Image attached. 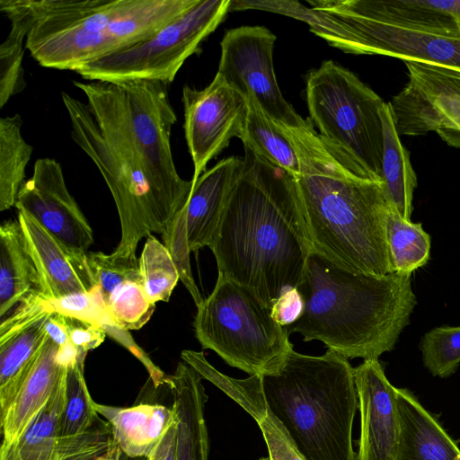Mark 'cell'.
I'll list each match as a JSON object with an SVG mask.
<instances>
[{"label":"cell","instance_id":"8","mask_svg":"<svg viewBox=\"0 0 460 460\" xmlns=\"http://www.w3.org/2000/svg\"><path fill=\"white\" fill-rule=\"evenodd\" d=\"M306 102L323 143L355 173L381 181L382 98L354 73L326 60L306 76Z\"/></svg>","mask_w":460,"mask_h":460},{"label":"cell","instance_id":"40","mask_svg":"<svg viewBox=\"0 0 460 460\" xmlns=\"http://www.w3.org/2000/svg\"><path fill=\"white\" fill-rule=\"evenodd\" d=\"M53 312L103 329L112 325L99 287L49 300ZM104 330V329H103Z\"/></svg>","mask_w":460,"mask_h":460},{"label":"cell","instance_id":"6","mask_svg":"<svg viewBox=\"0 0 460 460\" xmlns=\"http://www.w3.org/2000/svg\"><path fill=\"white\" fill-rule=\"evenodd\" d=\"M73 84L84 93L97 122L132 146L154 185L181 210L193 182L179 175L173 162L171 133L177 117L168 84L144 79Z\"/></svg>","mask_w":460,"mask_h":460},{"label":"cell","instance_id":"41","mask_svg":"<svg viewBox=\"0 0 460 460\" xmlns=\"http://www.w3.org/2000/svg\"><path fill=\"white\" fill-rule=\"evenodd\" d=\"M162 237L178 270L180 279L184 284L198 306L203 301V298L195 284L191 273L190 263V250L188 244L186 231L185 207L176 216L173 222Z\"/></svg>","mask_w":460,"mask_h":460},{"label":"cell","instance_id":"35","mask_svg":"<svg viewBox=\"0 0 460 460\" xmlns=\"http://www.w3.org/2000/svg\"><path fill=\"white\" fill-rule=\"evenodd\" d=\"M138 266L142 286L149 300L154 304L169 301L180 275L168 249L153 234L146 237Z\"/></svg>","mask_w":460,"mask_h":460},{"label":"cell","instance_id":"31","mask_svg":"<svg viewBox=\"0 0 460 460\" xmlns=\"http://www.w3.org/2000/svg\"><path fill=\"white\" fill-rule=\"evenodd\" d=\"M386 235L392 272L411 275L427 264L431 241L420 223L403 219L390 206Z\"/></svg>","mask_w":460,"mask_h":460},{"label":"cell","instance_id":"12","mask_svg":"<svg viewBox=\"0 0 460 460\" xmlns=\"http://www.w3.org/2000/svg\"><path fill=\"white\" fill-rule=\"evenodd\" d=\"M277 37L264 26H241L227 31L221 42L217 75L244 98L252 94L264 112L288 127L304 126L282 95L273 66Z\"/></svg>","mask_w":460,"mask_h":460},{"label":"cell","instance_id":"25","mask_svg":"<svg viewBox=\"0 0 460 460\" xmlns=\"http://www.w3.org/2000/svg\"><path fill=\"white\" fill-rule=\"evenodd\" d=\"M32 294L42 296L40 278L18 220L0 226V317Z\"/></svg>","mask_w":460,"mask_h":460},{"label":"cell","instance_id":"46","mask_svg":"<svg viewBox=\"0 0 460 460\" xmlns=\"http://www.w3.org/2000/svg\"><path fill=\"white\" fill-rule=\"evenodd\" d=\"M0 460H22L14 443H5L3 441Z\"/></svg>","mask_w":460,"mask_h":460},{"label":"cell","instance_id":"37","mask_svg":"<svg viewBox=\"0 0 460 460\" xmlns=\"http://www.w3.org/2000/svg\"><path fill=\"white\" fill-rule=\"evenodd\" d=\"M424 367L441 378L453 375L460 365V326H439L426 332L420 342Z\"/></svg>","mask_w":460,"mask_h":460},{"label":"cell","instance_id":"43","mask_svg":"<svg viewBox=\"0 0 460 460\" xmlns=\"http://www.w3.org/2000/svg\"><path fill=\"white\" fill-rule=\"evenodd\" d=\"M65 317L69 342L78 355L86 356L103 342L107 334L103 329L72 317Z\"/></svg>","mask_w":460,"mask_h":460},{"label":"cell","instance_id":"23","mask_svg":"<svg viewBox=\"0 0 460 460\" xmlns=\"http://www.w3.org/2000/svg\"><path fill=\"white\" fill-rule=\"evenodd\" d=\"M202 377L190 365L179 362L169 376V391L177 421L176 460H208V434L205 420L207 395Z\"/></svg>","mask_w":460,"mask_h":460},{"label":"cell","instance_id":"36","mask_svg":"<svg viewBox=\"0 0 460 460\" xmlns=\"http://www.w3.org/2000/svg\"><path fill=\"white\" fill-rule=\"evenodd\" d=\"M105 305L112 326L124 331L142 328L155 309V304L149 300L142 284L132 280L116 288Z\"/></svg>","mask_w":460,"mask_h":460},{"label":"cell","instance_id":"21","mask_svg":"<svg viewBox=\"0 0 460 460\" xmlns=\"http://www.w3.org/2000/svg\"><path fill=\"white\" fill-rule=\"evenodd\" d=\"M350 13L403 29L460 38L456 0H332Z\"/></svg>","mask_w":460,"mask_h":460},{"label":"cell","instance_id":"30","mask_svg":"<svg viewBox=\"0 0 460 460\" xmlns=\"http://www.w3.org/2000/svg\"><path fill=\"white\" fill-rule=\"evenodd\" d=\"M22 119L19 114L0 119V210L15 206L18 193L25 182V169L32 146L22 134Z\"/></svg>","mask_w":460,"mask_h":460},{"label":"cell","instance_id":"4","mask_svg":"<svg viewBox=\"0 0 460 460\" xmlns=\"http://www.w3.org/2000/svg\"><path fill=\"white\" fill-rule=\"evenodd\" d=\"M261 378L268 411L304 460H356L352 425L358 402L347 358L330 349L310 356L292 348Z\"/></svg>","mask_w":460,"mask_h":460},{"label":"cell","instance_id":"26","mask_svg":"<svg viewBox=\"0 0 460 460\" xmlns=\"http://www.w3.org/2000/svg\"><path fill=\"white\" fill-rule=\"evenodd\" d=\"M380 116L384 141L381 182L390 206L403 219L411 221L417 175L396 130L390 102H384Z\"/></svg>","mask_w":460,"mask_h":460},{"label":"cell","instance_id":"10","mask_svg":"<svg viewBox=\"0 0 460 460\" xmlns=\"http://www.w3.org/2000/svg\"><path fill=\"white\" fill-rule=\"evenodd\" d=\"M230 3L197 0L146 40L85 64L75 72L87 81L144 79L169 84L187 58L225 19Z\"/></svg>","mask_w":460,"mask_h":460},{"label":"cell","instance_id":"47","mask_svg":"<svg viewBox=\"0 0 460 460\" xmlns=\"http://www.w3.org/2000/svg\"><path fill=\"white\" fill-rule=\"evenodd\" d=\"M455 16H456L457 23L460 27V0H456V7H455Z\"/></svg>","mask_w":460,"mask_h":460},{"label":"cell","instance_id":"16","mask_svg":"<svg viewBox=\"0 0 460 460\" xmlns=\"http://www.w3.org/2000/svg\"><path fill=\"white\" fill-rule=\"evenodd\" d=\"M354 378L360 412L356 460H395L400 433L396 387L378 358L364 359L354 368Z\"/></svg>","mask_w":460,"mask_h":460},{"label":"cell","instance_id":"2","mask_svg":"<svg viewBox=\"0 0 460 460\" xmlns=\"http://www.w3.org/2000/svg\"><path fill=\"white\" fill-rule=\"evenodd\" d=\"M277 123L297 155L296 179L313 250L353 273H393L386 235L390 204L382 182L346 166L309 119L298 128Z\"/></svg>","mask_w":460,"mask_h":460},{"label":"cell","instance_id":"5","mask_svg":"<svg viewBox=\"0 0 460 460\" xmlns=\"http://www.w3.org/2000/svg\"><path fill=\"white\" fill-rule=\"evenodd\" d=\"M197 0H29L25 49L42 66L75 71L151 37Z\"/></svg>","mask_w":460,"mask_h":460},{"label":"cell","instance_id":"34","mask_svg":"<svg viewBox=\"0 0 460 460\" xmlns=\"http://www.w3.org/2000/svg\"><path fill=\"white\" fill-rule=\"evenodd\" d=\"M64 402L65 379L14 442L22 460H58V430Z\"/></svg>","mask_w":460,"mask_h":460},{"label":"cell","instance_id":"39","mask_svg":"<svg viewBox=\"0 0 460 460\" xmlns=\"http://www.w3.org/2000/svg\"><path fill=\"white\" fill-rule=\"evenodd\" d=\"M115 447L109 423L98 419L86 432L58 441V460H106Z\"/></svg>","mask_w":460,"mask_h":460},{"label":"cell","instance_id":"3","mask_svg":"<svg viewBox=\"0 0 460 460\" xmlns=\"http://www.w3.org/2000/svg\"><path fill=\"white\" fill-rule=\"evenodd\" d=\"M296 288L304 310L288 333L320 341L348 359L378 358L394 349L417 304L411 275L353 273L314 250Z\"/></svg>","mask_w":460,"mask_h":460},{"label":"cell","instance_id":"27","mask_svg":"<svg viewBox=\"0 0 460 460\" xmlns=\"http://www.w3.org/2000/svg\"><path fill=\"white\" fill-rule=\"evenodd\" d=\"M0 10L11 22V30L0 46V108L26 87L23 43L31 28L33 14L29 0H0Z\"/></svg>","mask_w":460,"mask_h":460},{"label":"cell","instance_id":"1","mask_svg":"<svg viewBox=\"0 0 460 460\" xmlns=\"http://www.w3.org/2000/svg\"><path fill=\"white\" fill-rule=\"evenodd\" d=\"M243 168L209 246L218 275L267 307L300 284L313 252L296 179L243 146Z\"/></svg>","mask_w":460,"mask_h":460},{"label":"cell","instance_id":"44","mask_svg":"<svg viewBox=\"0 0 460 460\" xmlns=\"http://www.w3.org/2000/svg\"><path fill=\"white\" fill-rule=\"evenodd\" d=\"M304 302L297 288L284 293L271 307L273 319L282 326L288 327L296 323L302 315Z\"/></svg>","mask_w":460,"mask_h":460},{"label":"cell","instance_id":"45","mask_svg":"<svg viewBox=\"0 0 460 460\" xmlns=\"http://www.w3.org/2000/svg\"><path fill=\"white\" fill-rule=\"evenodd\" d=\"M177 456V421L169 428L155 450L146 460H176Z\"/></svg>","mask_w":460,"mask_h":460},{"label":"cell","instance_id":"33","mask_svg":"<svg viewBox=\"0 0 460 460\" xmlns=\"http://www.w3.org/2000/svg\"><path fill=\"white\" fill-rule=\"evenodd\" d=\"M181 359L195 369L199 375L232 398L246 411L257 423L268 414V407L260 375L250 376L245 379H235L217 370L205 358L202 351L184 349Z\"/></svg>","mask_w":460,"mask_h":460},{"label":"cell","instance_id":"20","mask_svg":"<svg viewBox=\"0 0 460 460\" xmlns=\"http://www.w3.org/2000/svg\"><path fill=\"white\" fill-rule=\"evenodd\" d=\"M243 168V158H224L193 183L185 206L190 252H197L211 245L227 198Z\"/></svg>","mask_w":460,"mask_h":460},{"label":"cell","instance_id":"15","mask_svg":"<svg viewBox=\"0 0 460 460\" xmlns=\"http://www.w3.org/2000/svg\"><path fill=\"white\" fill-rule=\"evenodd\" d=\"M307 3L345 23L357 37L362 55H385L460 70V38L403 29L366 18L337 6L332 0Z\"/></svg>","mask_w":460,"mask_h":460},{"label":"cell","instance_id":"48","mask_svg":"<svg viewBox=\"0 0 460 460\" xmlns=\"http://www.w3.org/2000/svg\"><path fill=\"white\" fill-rule=\"evenodd\" d=\"M259 460H270V458L263 457V458H260Z\"/></svg>","mask_w":460,"mask_h":460},{"label":"cell","instance_id":"24","mask_svg":"<svg viewBox=\"0 0 460 460\" xmlns=\"http://www.w3.org/2000/svg\"><path fill=\"white\" fill-rule=\"evenodd\" d=\"M111 429L113 439L129 458H148L175 422L172 407L158 403H139L129 408L93 403Z\"/></svg>","mask_w":460,"mask_h":460},{"label":"cell","instance_id":"9","mask_svg":"<svg viewBox=\"0 0 460 460\" xmlns=\"http://www.w3.org/2000/svg\"><path fill=\"white\" fill-rule=\"evenodd\" d=\"M193 327L203 349L250 376L273 372L293 348L287 327L273 319L271 309L222 275L197 306Z\"/></svg>","mask_w":460,"mask_h":460},{"label":"cell","instance_id":"11","mask_svg":"<svg viewBox=\"0 0 460 460\" xmlns=\"http://www.w3.org/2000/svg\"><path fill=\"white\" fill-rule=\"evenodd\" d=\"M408 82L390 102L399 136L436 132L460 148V70L421 61H404Z\"/></svg>","mask_w":460,"mask_h":460},{"label":"cell","instance_id":"22","mask_svg":"<svg viewBox=\"0 0 460 460\" xmlns=\"http://www.w3.org/2000/svg\"><path fill=\"white\" fill-rule=\"evenodd\" d=\"M400 420L395 460H460V448L415 395L396 388Z\"/></svg>","mask_w":460,"mask_h":460},{"label":"cell","instance_id":"42","mask_svg":"<svg viewBox=\"0 0 460 460\" xmlns=\"http://www.w3.org/2000/svg\"><path fill=\"white\" fill-rule=\"evenodd\" d=\"M266 442L270 460H304L280 423L268 411L258 423Z\"/></svg>","mask_w":460,"mask_h":460},{"label":"cell","instance_id":"29","mask_svg":"<svg viewBox=\"0 0 460 460\" xmlns=\"http://www.w3.org/2000/svg\"><path fill=\"white\" fill-rule=\"evenodd\" d=\"M247 113L240 136L248 146L272 164L297 176L299 164L295 148L278 123L269 117L252 94L245 97Z\"/></svg>","mask_w":460,"mask_h":460},{"label":"cell","instance_id":"7","mask_svg":"<svg viewBox=\"0 0 460 460\" xmlns=\"http://www.w3.org/2000/svg\"><path fill=\"white\" fill-rule=\"evenodd\" d=\"M61 97L72 139L98 168L118 210L121 237L111 253L136 259L140 240L152 233L163 235L181 210L154 185L139 155L125 138L102 128L87 103L64 92Z\"/></svg>","mask_w":460,"mask_h":460},{"label":"cell","instance_id":"13","mask_svg":"<svg viewBox=\"0 0 460 460\" xmlns=\"http://www.w3.org/2000/svg\"><path fill=\"white\" fill-rule=\"evenodd\" d=\"M184 133L190 154L194 183L206 172L208 163L230 140L240 137L246 119L247 101L226 84L219 75L203 90L182 89Z\"/></svg>","mask_w":460,"mask_h":460},{"label":"cell","instance_id":"17","mask_svg":"<svg viewBox=\"0 0 460 460\" xmlns=\"http://www.w3.org/2000/svg\"><path fill=\"white\" fill-rule=\"evenodd\" d=\"M48 299L32 294L0 324V406L3 419L11 406L16 383L44 342L53 314Z\"/></svg>","mask_w":460,"mask_h":460},{"label":"cell","instance_id":"19","mask_svg":"<svg viewBox=\"0 0 460 460\" xmlns=\"http://www.w3.org/2000/svg\"><path fill=\"white\" fill-rule=\"evenodd\" d=\"M17 220L46 299H58L96 287L87 264V252L70 251L23 210H18Z\"/></svg>","mask_w":460,"mask_h":460},{"label":"cell","instance_id":"18","mask_svg":"<svg viewBox=\"0 0 460 460\" xmlns=\"http://www.w3.org/2000/svg\"><path fill=\"white\" fill-rule=\"evenodd\" d=\"M76 355L73 346L61 347L47 335L20 376L13 402L1 419L4 442L17 441L64 381L67 364Z\"/></svg>","mask_w":460,"mask_h":460},{"label":"cell","instance_id":"14","mask_svg":"<svg viewBox=\"0 0 460 460\" xmlns=\"http://www.w3.org/2000/svg\"><path fill=\"white\" fill-rule=\"evenodd\" d=\"M70 251L85 254L93 243V230L69 193L63 170L52 158H40L15 203Z\"/></svg>","mask_w":460,"mask_h":460},{"label":"cell","instance_id":"32","mask_svg":"<svg viewBox=\"0 0 460 460\" xmlns=\"http://www.w3.org/2000/svg\"><path fill=\"white\" fill-rule=\"evenodd\" d=\"M85 358L77 354L66 367L65 402L58 422V441L86 432L99 419L84 376Z\"/></svg>","mask_w":460,"mask_h":460},{"label":"cell","instance_id":"38","mask_svg":"<svg viewBox=\"0 0 460 460\" xmlns=\"http://www.w3.org/2000/svg\"><path fill=\"white\" fill-rule=\"evenodd\" d=\"M86 260L93 279L99 287L104 302L116 288L126 281L132 280L142 284L138 258L123 259L112 253L87 252Z\"/></svg>","mask_w":460,"mask_h":460},{"label":"cell","instance_id":"28","mask_svg":"<svg viewBox=\"0 0 460 460\" xmlns=\"http://www.w3.org/2000/svg\"><path fill=\"white\" fill-rule=\"evenodd\" d=\"M246 9L273 12L303 21L309 25L311 31L332 47L346 53L362 55L359 42L352 31L337 17L322 10L306 7L296 1L231 0L229 12Z\"/></svg>","mask_w":460,"mask_h":460}]
</instances>
